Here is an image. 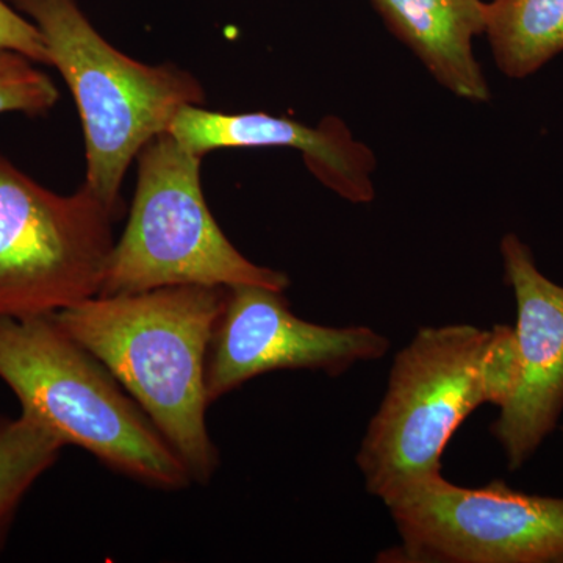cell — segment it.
<instances>
[{"label":"cell","instance_id":"9","mask_svg":"<svg viewBox=\"0 0 563 563\" xmlns=\"http://www.w3.org/2000/svg\"><path fill=\"white\" fill-rule=\"evenodd\" d=\"M506 282L517 302L520 380L493 422L507 466L517 472L554 431L563 410V287L548 279L515 233L501 240Z\"/></svg>","mask_w":563,"mask_h":563},{"label":"cell","instance_id":"10","mask_svg":"<svg viewBox=\"0 0 563 563\" xmlns=\"http://www.w3.org/2000/svg\"><path fill=\"white\" fill-rule=\"evenodd\" d=\"M166 132L201 157L231 147H290L301 152L307 168L336 195L354 203L374 198L373 152L352 139L350 129L336 118H325L310 128L263 111L221 113L203 106H187Z\"/></svg>","mask_w":563,"mask_h":563},{"label":"cell","instance_id":"11","mask_svg":"<svg viewBox=\"0 0 563 563\" xmlns=\"http://www.w3.org/2000/svg\"><path fill=\"white\" fill-rule=\"evenodd\" d=\"M390 31L415 52L433 79L459 98L487 102L490 88L474 58L473 40L485 33L483 0H373Z\"/></svg>","mask_w":563,"mask_h":563},{"label":"cell","instance_id":"15","mask_svg":"<svg viewBox=\"0 0 563 563\" xmlns=\"http://www.w3.org/2000/svg\"><path fill=\"white\" fill-rule=\"evenodd\" d=\"M0 49L20 52L41 66H49L38 29L9 0H0Z\"/></svg>","mask_w":563,"mask_h":563},{"label":"cell","instance_id":"1","mask_svg":"<svg viewBox=\"0 0 563 563\" xmlns=\"http://www.w3.org/2000/svg\"><path fill=\"white\" fill-rule=\"evenodd\" d=\"M225 292L179 285L96 295L52 314L139 404L198 484L220 466L206 422V369Z\"/></svg>","mask_w":563,"mask_h":563},{"label":"cell","instance_id":"2","mask_svg":"<svg viewBox=\"0 0 563 563\" xmlns=\"http://www.w3.org/2000/svg\"><path fill=\"white\" fill-rule=\"evenodd\" d=\"M518 380L514 328L420 329L396 354L355 457L366 492L384 501L404 485L442 473L444 448L462 422L484 404L503 407Z\"/></svg>","mask_w":563,"mask_h":563},{"label":"cell","instance_id":"6","mask_svg":"<svg viewBox=\"0 0 563 563\" xmlns=\"http://www.w3.org/2000/svg\"><path fill=\"white\" fill-rule=\"evenodd\" d=\"M118 218L85 185L52 191L0 152V317H46L99 295Z\"/></svg>","mask_w":563,"mask_h":563},{"label":"cell","instance_id":"12","mask_svg":"<svg viewBox=\"0 0 563 563\" xmlns=\"http://www.w3.org/2000/svg\"><path fill=\"white\" fill-rule=\"evenodd\" d=\"M485 33L498 68L525 79L563 52V0H493Z\"/></svg>","mask_w":563,"mask_h":563},{"label":"cell","instance_id":"4","mask_svg":"<svg viewBox=\"0 0 563 563\" xmlns=\"http://www.w3.org/2000/svg\"><path fill=\"white\" fill-rule=\"evenodd\" d=\"M38 29L49 66L60 73L84 129V185L121 214V187L132 163L179 110L203 106L206 90L174 63L146 65L96 31L77 0H9Z\"/></svg>","mask_w":563,"mask_h":563},{"label":"cell","instance_id":"8","mask_svg":"<svg viewBox=\"0 0 563 563\" xmlns=\"http://www.w3.org/2000/svg\"><path fill=\"white\" fill-rule=\"evenodd\" d=\"M391 343L366 325L329 328L291 312L284 291L236 285L225 292L214 324L206 383L210 404L262 374L320 372L342 376L362 362L379 361Z\"/></svg>","mask_w":563,"mask_h":563},{"label":"cell","instance_id":"14","mask_svg":"<svg viewBox=\"0 0 563 563\" xmlns=\"http://www.w3.org/2000/svg\"><path fill=\"white\" fill-rule=\"evenodd\" d=\"M40 66L20 52L0 49V114L46 117L57 106V85Z\"/></svg>","mask_w":563,"mask_h":563},{"label":"cell","instance_id":"7","mask_svg":"<svg viewBox=\"0 0 563 563\" xmlns=\"http://www.w3.org/2000/svg\"><path fill=\"white\" fill-rule=\"evenodd\" d=\"M385 507L399 543L380 563H563V498L504 481L459 487L443 473L391 493Z\"/></svg>","mask_w":563,"mask_h":563},{"label":"cell","instance_id":"13","mask_svg":"<svg viewBox=\"0 0 563 563\" xmlns=\"http://www.w3.org/2000/svg\"><path fill=\"white\" fill-rule=\"evenodd\" d=\"M66 444L31 415L0 417V548L36 481L60 457Z\"/></svg>","mask_w":563,"mask_h":563},{"label":"cell","instance_id":"3","mask_svg":"<svg viewBox=\"0 0 563 563\" xmlns=\"http://www.w3.org/2000/svg\"><path fill=\"white\" fill-rule=\"evenodd\" d=\"M0 379L21 412L135 483L179 492L187 466L154 422L95 355L52 314L0 317Z\"/></svg>","mask_w":563,"mask_h":563},{"label":"cell","instance_id":"5","mask_svg":"<svg viewBox=\"0 0 563 563\" xmlns=\"http://www.w3.org/2000/svg\"><path fill=\"white\" fill-rule=\"evenodd\" d=\"M202 158L168 132L143 147L128 225L110 252L99 295L179 285L290 287L287 274L255 265L224 235L203 196Z\"/></svg>","mask_w":563,"mask_h":563}]
</instances>
